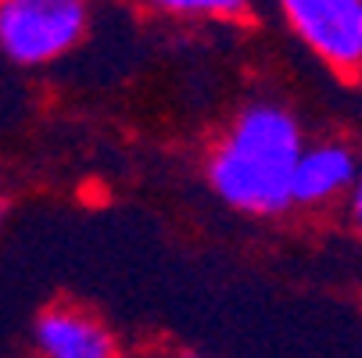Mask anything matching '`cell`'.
I'll return each instance as SVG.
<instances>
[{
	"label": "cell",
	"instance_id": "6da1fadb",
	"mask_svg": "<svg viewBox=\"0 0 362 358\" xmlns=\"http://www.w3.org/2000/svg\"><path fill=\"white\" fill-rule=\"evenodd\" d=\"M305 147L301 122L284 105L255 100L212 143L209 186L233 212L280 215L294 204V169Z\"/></svg>",
	"mask_w": 362,
	"mask_h": 358
},
{
	"label": "cell",
	"instance_id": "7a4b0ae2",
	"mask_svg": "<svg viewBox=\"0 0 362 358\" xmlns=\"http://www.w3.org/2000/svg\"><path fill=\"white\" fill-rule=\"evenodd\" d=\"M86 0H0V50L15 65H47L86 36Z\"/></svg>",
	"mask_w": 362,
	"mask_h": 358
},
{
	"label": "cell",
	"instance_id": "3957f363",
	"mask_svg": "<svg viewBox=\"0 0 362 358\" xmlns=\"http://www.w3.org/2000/svg\"><path fill=\"white\" fill-rule=\"evenodd\" d=\"M294 36L341 76H362V0H280Z\"/></svg>",
	"mask_w": 362,
	"mask_h": 358
},
{
	"label": "cell",
	"instance_id": "277c9868",
	"mask_svg": "<svg viewBox=\"0 0 362 358\" xmlns=\"http://www.w3.org/2000/svg\"><path fill=\"white\" fill-rule=\"evenodd\" d=\"M40 358H119V340L105 319L79 304H50L33 323Z\"/></svg>",
	"mask_w": 362,
	"mask_h": 358
},
{
	"label": "cell",
	"instance_id": "5b68a950",
	"mask_svg": "<svg viewBox=\"0 0 362 358\" xmlns=\"http://www.w3.org/2000/svg\"><path fill=\"white\" fill-rule=\"evenodd\" d=\"M362 176L358 150L344 140L308 143L294 169V204L298 208H327V204L348 197Z\"/></svg>",
	"mask_w": 362,
	"mask_h": 358
},
{
	"label": "cell",
	"instance_id": "8992f818",
	"mask_svg": "<svg viewBox=\"0 0 362 358\" xmlns=\"http://www.w3.org/2000/svg\"><path fill=\"white\" fill-rule=\"evenodd\" d=\"M151 8L180 18H216V22H240L247 15V0H147Z\"/></svg>",
	"mask_w": 362,
	"mask_h": 358
},
{
	"label": "cell",
	"instance_id": "52a82bcc",
	"mask_svg": "<svg viewBox=\"0 0 362 358\" xmlns=\"http://www.w3.org/2000/svg\"><path fill=\"white\" fill-rule=\"evenodd\" d=\"M348 219H351V229L362 237V176H358L355 190L348 193Z\"/></svg>",
	"mask_w": 362,
	"mask_h": 358
},
{
	"label": "cell",
	"instance_id": "ba28073f",
	"mask_svg": "<svg viewBox=\"0 0 362 358\" xmlns=\"http://www.w3.org/2000/svg\"><path fill=\"white\" fill-rule=\"evenodd\" d=\"M4 219H8V201H0V229H4Z\"/></svg>",
	"mask_w": 362,
	"mask_h": 358
},
{
	"label": "cell",
	"instance_id": "9c48e42d",
	"mask_svg": "<svg viewBox=\"0 0 362 358\" xmlns=\"http://www.w3.org/2000/svg\"><path fill=\"white\" fill-rule=\"evenodd\" d=\"M176 358H204V354H197V351H180Z\"/></svg>",
	"mask_w": 362,
	"mask_h": 358
}]
</instances>
